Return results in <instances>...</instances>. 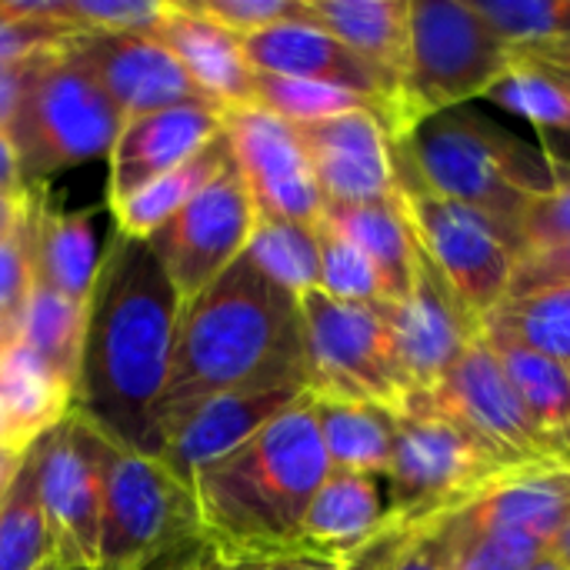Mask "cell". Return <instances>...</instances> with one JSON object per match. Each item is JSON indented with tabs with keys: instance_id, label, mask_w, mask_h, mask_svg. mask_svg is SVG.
<instances>
[{
	"instance_id": "8",
	"label": "cell",
	"mask_w": 570,
	"mask_h": 570,
	"mask_svg": "<svg viewBox=\"0 0 570 570\" xmlns=\"http://www.w3.org/2000/svg\"><path fill=\"white\" fill-rule=\"evenodd\" d=\"M307 344V391L321 397L381 404L394 414L414 394L381 307L344 304L321 291L301 297Z\"/></svg>"
},
{
	"instance_id": "42",
	"label": "cell",
	"mask_w": 570,
	"mask_h": 570,
	"mask_svg": "<svg viewBox=\"0 0 570 570\" xmlns=\"http://www.w3.org/2000/svg\"><path fill=\"white\" fill-rule=\"evenodd\" d=\"M454 538H458V570H531L548 548L521 538V534H504V531H458L454 521L448 518Z\"/></svg>"
},
{
	"instance_id": "45",
	"label": "cell",
	"mask_w": 570,
	"mask_h": 570,
	"mask_svg": "<svg viewBox=\"0 0 570 570\" xmlns=\"http://www.w3.org/2000/svg\"><path fill=\"white\" fill-rule=\"evenodd\" d=\"M73 33L77 30L50 27V23L0 20V63H7V60H27V57H40V53L60 50Z\"/></svg>"
},
{
	"instance_id": "32",
	"label": "cell",
	"mask_w": 570,
	"mask_h": 570,
	"mask_svg": "<svg viewBox=\"0 0 570 570\" xmlns=\"http://www.w3.org/2000/svg\"><path fill=\"white\" fill-rule=\"evenodd\" d=\"M481 334L511 341L531 354L570 367V287L504 297L481 321Z\"/></svg>"
},
{
	"instance_id": "57",
	"label": "cell",
	"mask_w": 570,
	"mask_h": 570,
	"mask_svg": "<svg viewBox=\"0 0 570 570\" xmlns=\"http://www.w3.org/2000/svg\"><path fill=\"white\" fill-rule=\"evenodd\" d=\"M43 570H60V568H57V564H47V568H43Z\"/></svg>"
},
{
	"instance_id": "25",
	"label": "cell",
	"mask_w": 570,
	"mask_h": 570,
	"mask_svg": "<svg viewBox=\"0 0 570 570\" xmlns=\"http://www.w3.org/2000/svg\"><path fill=\"white\" fill-rule=\"evenodd\" d=\"M30 190H33V284H43L60 297L87 304L104 254L94 217L53 210L47 204L43 187H30Z\"/></svg>"
},
{
	"instance_id": "46",
	"label": "cell",
	"mask_w": 570,
	"mask_h": 570,
	"mask_svg": "<svg viewBox=\"0 0 570 570\" xmlns=\"http://www.w3.org/2000/svg\"><path fill=\"white\" fill-rule=\"evenodd\" d=\"M33 63H37V57L0 63V130H7V124L13 120V110L20 104V94L27 87V77H30Z\"/></svg>"
},
{
	"instance_id": "18",
	"label": "cell",
	"mask_w": 570,
	"mask_h": 570,
	"mask_svg": "<svg viewBox=\"0 0 570 570\" xmlns=\"http://www.w3.org/2000/svg\"><path fill=\"white\" fill-rule=\"evenodd\" d=\"M63 53L100 83L124 117L210 104L154 33H73Z\"/></svg>"
},
{
	"instance_id": "6",
	"label": "cell",
	"mask_w": 570,
	"mask_h": 570,
	"mask_svg": "<svg viewBox=\"0 0 570 570\" xmlns=\"http://www.w3.org/2000/svg\"><path fill=\"white\" fill-rule=\"evenodd\" d=\"M518 53L494 37L471 0H411V60L404 77V110L411 130L441 114L484 97Z\"/></svg>"
},
{
	"instance_id": "17",
	"label": "cell",
	"mask_w": 570,
	"mask_h": 570,
	"mask_svg": "<svg viewBox=\"0 0 570 570\" xmlns=\"http://www.w3.org/2000/svg\"><path fill=\"white\" fill-rule=\"evenodd\" d=\"M240 43L257 73L314 80V83H331V87L361 94L367 100H377L391 114L394 144L411 134L401 90L377 67H371L361 53H354L347 43L327 33L321 23H281L261 33H247L240 37Z\"/></svg>"
},
{
	"instance_id": "30",
	"label": "cell",
	"mask_w": 570,
	"mask_h": 570,
	"mask_svg": "<svg viewBox=\"0 0 570 570\" xmlns=\"http://www.w3.org/2000/svg\"><path fill=\"white\" fill-rule=\"evenodd\" d=\"M227 164H230V144L220 134L214 144H207L197 157H190L177 170L157 177L154 184L140 187L137 194H130V197H124L117 204H107L110 214H114V220H117V230H124L130 237H150L174 214H180L187 207V200L204 184H210Z\"/></svg>"
},
{
	"instance_id": "38",
	"label": "cell",
	"mask_w": 570,
	"mask_h": 570,
	"mask_svg": "<svg viewBox=\"0 0 570 570\" xmlns=\"http://www.w3.org/2000/svg\"><path fill=\"white\" fill-rule=\"evenodd\" d=\"M484 97L521 114L544 134H570V90L534 63L518 60V67L504 73Z\"/></svg>"
},
{
	"instance_id": "1",
	"label": "cell",
	"mask_w": 570,
	"mask_h": 570,
	"mask_svg": "<svg viewBox=\"0 0 570 570\" xmlns=\"http://www.w3.org/2000/svg\"><path fill=\"white\" fill-rule=\"evenodd\" d=\"M184 297L147 237L114 227L94 291L73 411L117 448L160 458L157 404L167 384Z\"/></svg>"
},
{
	"instance_id": "19",
	"label": "cell",
	"mask_w": 570,
	"mask_h": 570,
	"mask_svg": "<svg viewBox=\"0 0 570 570\" xmlns=\"http://www.w3.org/2000/svg\"><path fill=\"white\" fill-rule=\"evenodd\" d=\"M224 134V110L210 104H180L140 117H124L110 150L107 204H117L157 177L177 170Z\"/></svg>"
},
{
	"instance_id": "50",
	"label": "cell",
	"mask_w": 570,
	"mask_h": 570,
	"mask_svg": "<svg viewBox=\"0 0 570 570\" xmlns=\"http://www.w3.org/2000/svg\"><path fill=\"white\" fill-rule=\"evenodd\" d=\"M23 204H27V194H23V197H7V194H0V240L13 234V227H17L20 214H23Z\"/></svg>"
},
{
	"instance_id": "3",
	"label": "cell",
	"mask_w": 570,
	"mask_h": 570,
	"mask_svg": "<svg viewBox=\"0 0 570 570\" xmlns=\"http://www.w3.org/2000/svg\"><path fill=\"white\" fill-rule=\"evenodd\" d=\"M331 474L311 394L294 401L247 444L204 468L194 504L224 561L301 551L307 508Z\"/></svg>"
},
{
	"instance_id": "48",
	"label": "cell",
	"mask_w": 570,
	"mask_h": 570,
	"mask_svg": "<svg viewBox=\"0 0 570 570\" xmlns=\"http://www.w3.org/2000/svg\"><path fill=\"white\" fill-rule=\"evenodd\" d=\"M0 194H7V197L27 194L23 177H20V160H17V150H13V140L7 130H0Z\"/></svg>"
},
{
	"instance_id": "49",
	"label": "cell",
	"mask_w": 570,
	"mask_h": 570,
	"mask_svg": "<svg viewBox=\"0 0 570 570\" xmlns=\"http://www.w3.org/2000/svg\"><path fill=\"white\" fill-rule=\"evenodd\" d=\"M518 60H524V63H541V67H554V70H568L570 73V40H564V43H551V47L521 50Z\"/></svg>"
},
{
	"instance_id": "43",
	"label": "cell",
	"mask_w": 570,
	"mask_h": 570,
	"mask_svg": "<svg viewBox=\"0 0 570 570\" xmlns=\"http://www.w3.org/2000/svg\"><path fill=\"white\" fill-rule=\"evenodd\" d=\"M554 167V187L528 210L521 224V254L544 250L570 240V167Z\"/></svg>"
},
{
	"instance_id": "5",
	"label": "cell",
	"mask_w": 570,
	"mask_h": 570,
	"mask_svg": "<svg viewBox=\"0 0 570 570\" xmlns=\"http://www.w3.org/2000/svg\"><path fill=\"white\" fill-rule=\"evenodd\" d=\"M63 47L37 57L7 124L27 190L43 187L53 174L110 157L124 127L120 107Z\"/></svg>"
},
{
	"instance_id": "51",
	"label": "cell",
	"mask_w": 570,
	"mask_h": 570,
	"mask_svg": "<svg viewBox=\"0 0 570 570\" xmlns=\"http://www.w3.org/2000/svg\"><path fill=\"white\" fill-rule=\"evenodd\" d=\"M548 554H551L561 568L570 570V511H568V518H564V524H561V531L554 534V541H551Z\"/></svg>"
},
{
	"instance_id": "14",
	"label": "cell",
	"mask_w": 570,
	"mask_h": 570,
	"mask_svg": "<svg viewBox=\"0 0 570 570\" xmlns=\"http://www.w3.org/2000/svg\"><path fill=\"white\" fill-rule=\"evenodd\" d=\"M224 137L250 190L257 217L291 220L307 227L321 224L324 197L314 184L294 124L261 107H234L224 110Z\"/></svg>"
},
{
	"instance_id": "44",
	"label": "cell",
	"mask_w": 570,
	"mask_h": 570,
	"mask_svg": "<svg viewBox=\"0 0 570 570\" xmlns=\"http://www.w3.org/2000/svg\"><path fill=\"white\" fill-rule=\"evenodd\" d=\"M548 287H570V240L521 254L514 264L511 291L508 297L531 294V291H548Z\"/></svg>"
},
{
	"instance_id": "33",
	"label": "cell",
	"mask_w": 570,
	"mask_h": 570,
	"mask_svg": "<svg viewBox=\"0 0 570 570\" xmlns=\"http://www.w3.org/2000/svg\"><path fill=\"white\" fill-rule=\"evenodd\" d=\"M53 564V541L40 504L37 448L30 444L0 501V570H43Z\"/></svg>"
},
{
	"instance_id": "28",
	"label": "cell",
	"mask_w": 570,
	"mask_h": 570,
	"mask_svg": "<svg viewBox=\"0 0 570 570\" xmlns=\"http://www.w3.org/2000/svg\"><path fill=\"white\" fill-rule=\"evenodd\" d=\"M73 411V391L63 387L17 341L0 354V414L13 451H27Z\"/></svg>"
},
{
	"instance_id": "26",
	"label": "cell",
	"mask_w": 570,
	"mask_h": 570,
	"mask_svg": "<svg viewBox=\"0 0 570 570\" xmlns=\"http://www.w3.org/2000/svg\"><path fill=\"white\" fill-rule=\"evenodd\" d=\"M344 240H351L377 271L387 304L407 297L417 264V237L401 200L391 204H357V207H324L321 217Z\"/></svg>"
},
{
	"instance_id": "22",
	"label": "cell",
	"mask_w": 570,
	"mask_h": 570,
	"mask_svg": "<svg viewBox=\"0 0 570 570\" xmlns=\"http://www.w3.org/2000/svg\"><path fill=\"white\" fill-rule=\"evenodd\" d=\"M570 511V468L511 471L468 508L448 514L458 531H504L551 548Z\"/></svg>"
},
{
	"instance_id": "35",
	"label": "cell",
	"mask_w": 570,
	"mask_h": 570,
	"mask_svg": "<svg viewBox=\"0 0 570 570\" xmlns=\"http://www.w3.org/2000/svg\"><path fill=\"white\" fill-rule=\"evenodd\" d=\"M274 284L304 297L321 287V247H317V224H291L257 217L250 244L244 250Z\"/></svg>"
},
{
	"instance_id": "41",
	"label": "cell",
	"mask_w": 570,
	"mask_h": 570,
	"mask_svg": "<svg viewBox=\"0 0 570 570\" xmlns=\"http://www.w3.org/2000/svg\"><path fill=\"white\" fill-rule=\"evenodd\" d=\"M190 7L237 37L261 33L281 23H317L311 0H190Z\"/></svg>"
},
{
	"instance_id": "36",
	"label": "cell",
	"mask_w": 570,
	"mask_h": 570,
	"mask_svg": "<svg viewBox=\"0 0 570 570\" xmlns=\"http://www.w3.org/2000/svg\"><path fill=\"white\" fill-rule=\"evenodd\" d=\"M254 107H261L287 124H314V120H327V117H341V114H354V110H371L381 117V124L387 127V134L394 140V120L377 100H367L361 94H351V90H341L331 83L257 73L254 77Z\"/></svg>"
},
{
	"instance_id": "54",
	"label": "cell",
	"mask_w": 570,
	"mask_h": 570,
	"mask_svg": "<svg viewBox=\"0 0 570 570\" xmlns=\"http://www.w3.org/2000/svg\"><path fill=\"white\" fill-rule=\"evenodd\" d=\"M200 570H227V561L220 558V551H214V554L207 558V564H204Z\"/></svg>"
},
{
	"instance_id": "11",
	"label": "cell",
	"mask_w": 570,
	"mask_h": 570,
	"mask_svg": "<svg viewBox=\"0 0 570 570\" xmlns=\"http://www.w3.org/2000/svg\"><path fill=\"white\" fill-rule=\"evenodd\" d=\"M204 531L187 484L160 458L110 448L100 504L97 570H134L177 534Z\"/></svg>"
},
{
	"instance_id": "58",
	"label": "cell",
	"mask_w": 570,
	"mask_h": 570,
	"mask_svg": "<svg viewBox=\"0 0 570 570\" xmlns=\"http://www.w3.org/2000/svg\"><path fill=\"white\" fill-rule=\"evenodd\" d=\"M60 570H90V568H60Z\"/></svg>"
},
{
	"instance_id": "55",
	"label": "cell",
	"mask_w": 570,
	"mask_h": 570,
	"mask_svg": "<svg viewBox=\"0 0 570 570\" xmlns=\"http://www.w3.org/2000/svg\"><path fill=\"white\" fill-rule=\"evenodd\" d=\"M17 341L10 337V331H7V324H3V317H0V354L7 351V347H13Z\"/></svg>"
},
{
	"instance_id": "4",
	"label": "cell",
	"mask_w": 570,
	"mask_h": 570,
	"mask_svg": "<svg viewBox=\"0 0 570 570\" xmlns=\"http://www.w3.org/2000/svg\"><path fill=\"white\" fill-rule=\"evenodd\" d=\"M394 167L401 187H421L491 217L518 244V257L528 210L554 187L544 154L468 107L421 120L394 144Z\"/></svg>"
},
{
	"instance_id": "2",
	"label": "cell",
	"mask_w": 570,
	"mask_h": 570,
	"mask_svg": "<svg viewBox=\"0 0 570 570\" xmlns=\"http://www.w3.org/2000/svg\"><path fill=\"white\" fill-rule=\"evenodd\" d=\"M307 391L301 297L240 254L214 284L184 301L167 384L157 404L160 458L204 404L227 394Z\"/></svg>"
},
{
	"instance_id": "39",
	"label": "cell",
	"mask_w": 570,
	"mask_h": 570,
	"mask_svg": "<svg viewBox=\"0 0 570 570\" xmlns=\"http://www.w3.org/2000/svg\"><path fill=\"white\" fill-rule=\"evenodd\" d=\"M317 247H321V287H317L321 294L344 304H367V307L387 304L374 264L324 220L317 224Z\"/></svg>"
},
{
	"instance_id": "37",
	"label": "cell",
	"mask_w": 570,
	"mask_h": 570,
	"mask_svg": "<svg viewBox=\"0 0 570 570\" xmlns=\"http://www.w3.org/2000/svg\"><path fill=\"white\" fill-rule=\"evenodd\" d=\"M514 53L570 40V0H471Z\"/></svg>"
},
{
	"instance_id": "9",
	"label": "cell",
	"mask_w": 570,
	"mask_h": 570,
	"mask_svg": "<svg viewBox=\"0 0 570 570\" xmlns=\"http://www.w3.org/2000/svg\"><path fill=\"white\" fill-rule=\"evenodd\" d=\"M401 204L421 250L441 271L468 317L481 327L511 291L518 244L481 210L431 190L401 187Z\"/></svg>"
},
{
	"instance_id": "10",
	"label": "cell",
	"mask_w": 570,
	"mask_h": 570,
	"mask_svg": "<svg viewBox=\"0 0 570 570\" xmlns=\"http://www.w3.org/2000/svg\"><path fill=\"white\" fill-rule=\"evenodd\" d=\"M404 404H417L448 417L504 471L561 468L544 438L538 434L534 421L528 417L508 371L481 334L438 387L414 391Z\"/></svg>"
},
{
	"instance_id": "20",
	"label": "cell",
	"mask_w": 570,
	"mask_h": 570,
	"mask_svg": "<svg viewBox=\"0 0 570 570\" xmlns=\"http://www.w3.org/2000/svg\"><path fill=\"white\" fill-rule=\"evenodd\" d=\"M154 37L177 57L194 87L220 110L254 107V77L244 43L227 27L214 23L187 3H170L164 20L154 27Z\"/></svg>"
},
{
	"instance_id": "34",
	"label": "cell",
	"mask_w": 570,
	"mask_h": 570,
	"mask_svg": "<svg viewBox=\"0 0 570 570\" xmlns=\"http://www.w3.org/2000/svg\"><path fill=\"white\" fill-rule=\"evenodd\" d=\"M341 570H458V538L448 518L428 528L384 524Z\"/></svg>"
},
{
	"instance_id": "56",
	"label": "cell",
	"mask_w": 570,
	"mask_h": 570,
	"mask_svg": "<svg viewBox=\"0 0 570 570\" xmlns=\"http://www.w3.org/2000/svg\"><path fill=\"white\" fill-rule=\"evenodd\" d=\"M531 570H568V568H561V564H558L551 554H544V558H541V561H538V564H534Z\"/></svg>"
},
{
	"instance_id": "31",
	"label": "cell",
	"mask_w": 570,
	"mask_h": 570,
	"mask_svg": "<svg viewBox=\"0 0 570 570\" xmlns=\"http://www.w3.org/2000/svg\"><path fill=\"white\" fill-rule=\"evenodd\" d=\"M83 327H87V304L60 297L43 284H33L17 341L43 364V371H50L63 387L73 391V404H77V381H80Z\"/></svg>"
},
{
	"instance_id": "15",
	"label": "cell",
	"mask_w": 570,
	"mask_h": 570,
	"mask_svg": "<svg viewBox=\"0 0 570 570\" xmlns=\"http://www.w3.org/2000/svg\"><path fill=\"white\" fill-rule=\"evenodd\" d=\"M324 207L401 200L394 140L377 114L354 110L314 124H294Z\"/></svg>"
},
{
	"instance_id": "59",
	"label": "cell",
	"mask_w": 570,
	"mask_h": 570,
	"mask_svg": "<svg viewBox=\"0 0 570 570\" xmlns=\"http://www.w3.org/2000/svg\"><path fill=\"white\" fill-rule=\"evenodd\" d=\"M3 494H7V491H3ZM3 494H0V501H3Z\"/></svg>"
},
{
	"instance_id": "47",
	"label": "cell",
	"mask_w": 570,
	"mask_h": 570,
	"mask_svg": "<svg viewBox=\"0 0 570 570\" xmlns=\"http://www.w3.org/2000/svg\"><path fill=\"white\" fill-rule=\"evenodd\" d=\"M227 570H341V564L307 551H294V554H267V558H237L227 561Z\"/></svg>"
},
{
	"instance_id": "23",
	"label": "cell",
	"mask_w": 570,
	"mask_h": 570,
	"mask_svg": "<svg viewBox=\"0 0 570 570\" xmlns=\"http://www.w3.org/2000/svg\"><path fill=\"white\" fill-rule=\"evenodd\" d=\"M384 524H387L384 478L331 471L307 508L301 551L341 564L354 551H361Z\"/></svg>"
},
{
	"instance_id": "13",
	"label": "cell",
	"mask_w": 570,
	"mask_h": 570,
	"mask_svg": "<svg viewBox=\"0 0 570 570\" xmlns=\"http://www.w3.org/2000/svg\"><path fill=\"white\" fill-rule=\"evenodd\" d=\"M254 227L257 207L230 157V164L147 240L180 297L190 301L247 250Z\"/></svg>"
},
{
	"instance_id": "40",
	"label": "cell",
	"mask_w": 570,
	"mask_h": 570,
	"mask_svg": "<svg viewBox=\"0 0 570 570\" xmlns=\"http://www.w3.org/2000/svg\"><path fill=\"white\" fill-rule=\"evenodd\" d=\"M30 291H33V190H27V204L13 234L0 240V317L13 341L20 337Z\"/></svg>"
},
{
	"instance_id": "24",
	"label": "cell",
	"mask_w": 570,
	"mask_h": 570,
	"mask_svg": "<svg viewBox=\"0 0 570 570\" xmlns=\"http://www.w3.org/2000/svg\"><path fill=\"white\" fill-rule=\"evenodd\" d=\"M314 20L377 67L404 100L411 60V0H311Z\"/></svg>"
},
{
	"instance_id": "7",
	"label": "cell",
	"mask_w": 570,
	"mask_h": 570,
	"mask_svg": "<svg viewBox=\"0 0 570 570\" xmlns=\"http://www.w3.org/2000/svg\"><path fill=\"white\" fill-rule=\"evenodd\" d=\"M504 471L481 444H474L448 417L404 404L397 414V441L387 488V521L401 528H428L488 491Z\"/></svg>"
},
{
	"instance_id": "27",
	"label": "cell",
	"mask_w": 570,
	"mask_h": 570,
	"mask_svg": "<svg viewBox=\"0 0 570 570\" xmlns=\"http://www.w3.org/2000/svg\"><path fill=\"white\" fill-rule=\"evenodd\" d=\"M311 407L317 417V431H321V444L327 451L331 471L374 474V478L387 474L394 441H397L394 411L381 404L341 401V397H321V394H311Z\"/></svg>"
},
{
	"instance_id": "21",
	"label": "cell",
	"mask_w": 570,
	"mask_h": 570,
	"mask_svg": "<svg viewBox=\"0 0 570 570\" xmlns=\"http://www.w3.org/2000/svg\"><path fill=\"white\" fill-rule=\"evenodd\" d=\"M307 391L301 387H281V391H257V394H227L210 404H204L190 421L170 438L164 451V464L180 484H194V478L247 444L254 434H261L277 414H284L294 401H301Z\"/></svg>"
},
{
	"instance_id": "29",
	"label": "cell",
	"mask_w": 570,
	"mask_h": 570,
	"mask_svg": "<svg viewBox=\"0 0 570 570\" xmlns=\"http://www.w3.org/2000/svg\"><path fill=\"white\" fill-rule=\"evenodd\" d=\"M484 344L498 354L501 367L508 371L528 417L534 421L538 434L551 448L554 461L570 468V367L531 354L511 341L481 334Z\"/></svg>"
},
{
	"instance_id": "53",
	"label": "cell",
	"mask_w": 570,
	"mask_h": 570,
	"mask_svg": "<svg viewBox=\"0 0 570 570\" xmlns=\"http://www.w3.org/2000/svg\"><path fill=\"white\" fill-rule=\"evenodd\" d=\"M0 451H13V444H10V434H7V421H3V414H0ZM13 454H20V451H13Z\"/></svg>"
},
{
	"instance_id": "16",
	"label": "cell",
	"mask_w": 570,
	"mask_h": 570,
	"mask_svg": "<svg viewBox=\"0 0 570 570\" xmlns=\"http://www.w3.org/2000/svg\"><path fill=\"white\" fill-rule=\"evenodd\" d=\"M377 307L387 321L394 351L414 391L438 387L481 334V327L458 304L448 281L421 250V244L407 297Z\"/></svg>"
},
{
	"instance_id": "12",
	"label": "cell",
	"mask_w": 570,
	"mask_h": 570,
	"mask_svg": "<svg viewBox=\"0 0 570 570\" xmlns=\"http://www.w3.org/2000/svg\"><path fill=\"white\" fill-rule=\"evenodd\" d=\"M33 448L40 504L53 541V564L97 570L104 474L114 441L83 414L70 411L57 428L33 441Z\"/></svg>"
},
{
	"instance_id": "52",
	"label": "cell",
	"mask_w": 570,
	"mask_h": 570,
	"mask_svg": "<svg viewBox=\"0 0 570 570\" xmlns=\"http://www.w3.org/2000/svg\"><path fill=\"white\" fill-rule=\"evenodd\" d=\"M27 454V451H23ZM23 454H13V451H0V494L10 488V481H13V474H17V468H20V461H23Z\"/></svg>"
}]
</instances>
